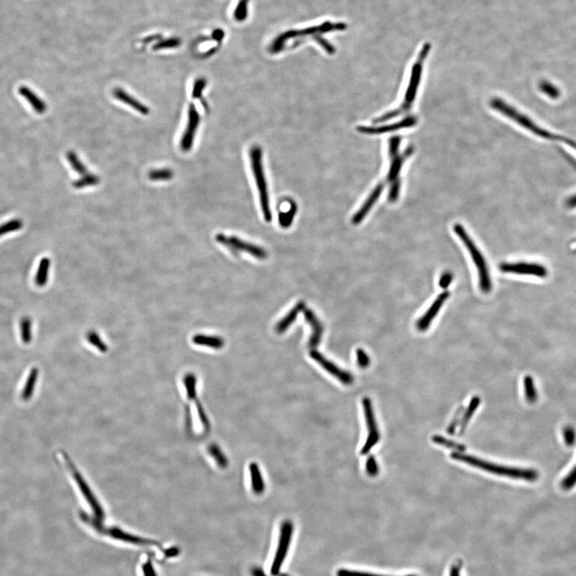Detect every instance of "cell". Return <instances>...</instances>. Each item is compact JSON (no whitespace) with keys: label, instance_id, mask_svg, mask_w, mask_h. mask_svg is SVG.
Segmentation results:
<instances>
[{"label":"cell","instance_id":"cell-18","mask_svg":"<svg viewBox=\"0 0 576 576\" xmlns=\"http://www.w3.org/2000/svg\"><path fill=\"white\" fill-rule=\"evenodd\" d=\"M304 318L311 327L312 334L309 340L308 346L314 349L321 342L323 327L321 322L316 317V314L310 309H305Z\"/></svg>","mask_w":576,"mask_h":576},{"label":"cell","instance_id":"cell-39","mask_svg":"<svg viewBox=\"0 0 576 576\" xmlns=\"http://www.w3.org/2000/svg\"><path fill=\"white\" fill-rule=\"evenodd\" d=\"M249 0H239L234 12V17L238 22H243L248 16V4Z\"/></svg>","mask_w":576,"mask_h":576},{"label":"cell","instance_id":"cell-48","mask_svg":"<svg viewBox=\"0 0 576 576\" xmlns=\"http://www.w3.org/2000/svg\"><path fill=\"white\" fill-rule=\"evenodd\" d=\"M315 39H316V40L317 41V43H320L322 47H323L327 53L330 54V55H333L334 52H335V49H334V46H333L331 43H329L328 41L321 37L320 35H315Z\"/></svg>","mask_w":576,"mask_h":576},{"label":"cell","instance_id":"cell-5","mask_svg":"<svg viewBox=\"0 0 576 576\" xmlns=\"http://www.w3.org/2000/svg\"><path fill=\"white\" fill-rule=\"evenodd\" d=\"M490 106H491L494 110L502 113V115L508 118H512L514 121L519 124V125L522 126L526 129L532 131V133L536 134V135L539 136L543 137V138H552L551 134H549L547 131L545 130L541 129L539 128L538 126L534 124L532 120L529 119L527 117L521 114L519 111L508 105L507 103L499 98H494L490 101Z\"/></svg>","mask_w":576,"mask_h":576},{"label":"cell","instance_id":"cell-20","mask_svg":"<svg viewBox=\"0 0 576 576\" xmlns=\"http://www.w3.org/2000/svg\"><path fill=\"white\" fill-rule=\"evenodd\" d=\"M305 309V303L299 302L289 311L287 315L283 318V320L278 323L276 325V331L279 334L284 332L287 330L294 322L296 321L299 316V312L303 311Z\"/></svg>","mask_w":576,"mask_h":576},{"label":"cell","instance_id":"cell-50","mask_svg":"<svg viewBox=\"0 0 576 576\" xmlns=\"http://www.w3.org/2000/svg\"><path fill=\"white\" fill-rule=\"evenodd\" d=\"M142 570H143L144 576H156L155 571H154L153 566L149 560L145 563L143 567H142Z\"/></svg>","mask_w":576,"mask_h":576},{"label":"cell","instance_id":"cell-46","mask_svg":"<svg viewBox=\"0 0 576 576\" xmlns=\"http://www.w3.org/2000/svg\"><path fill=\"white\" fill-rule=\"evenodd\" d=\"M206 81L204 78H200L197 79L196 81L195 82L194 87H193V91H192V97L194 99H200L202 96L203 89L206 87Z\"/></svg>","mask_w":576,"mask_h":576},{"label":"cell","instance_id":"cell-52","mask_svg":"<svg viewBox=\"0 0 576 576\" xmlns=\"http://www.w3.org/2000/svg\"><path fill=\"white\" fill-rule=\"evenodd\" d=\"M252 576H268L260 567H255L251 569Z\"/></svg>","mask_w":576,"mask_h":576},{"label":"cell","instance_id":"cell-27","mask_svg":"<svg viewBox=\"0 0 576 576\" xmlns=\"http://www.w3.org/2000/svg\"><path fill=\"white\" fill-rule=\"evenodd\" d=\"M480 402H481V399L478 396H475L471 399L469 406L467 407V410L464 412L461 421H460V434L464 433L467 424L469 423L470 419H471L477 408L479 406Z\"/></svg>","mask_w":576,"mask_h":576},{"label":"cell","instance_id":"cell-19","mask_svg":"<svg viewBox=\"0 0 576 576\" xmlns=\"http://www.w3.org/2000/svg\"><path fill=\"white\" fill-rule=\"evenodd\" d=\"M113 94L115 96V99L119 100V101L123 102L124 104L132 107L134 110L140 113L142 115H147L149 114L150 110L147 106L144 105L142 103L138 101L136 99L134 98L131 94L126 92L123 89H114Z\"/></svg>","mask_w":576,"mask_h":576},{"label":"cell","instance_id":"cell-45","mask_svg":"<svg viewBox=\"0 0 576 576\" xmlns=\"http://www.w3.org/2000/svg\"><path fill=\"white\" fill-rule=\"evenodd\" d=\"M356 360L358 367L361 368H368L371 364L369 356L363 349L356 350Z\"/></svg>","mask_w":576,"mask_h":576},{"label":"cell","instance_id":"cell-32","mask_svg":"<svg viewBox=\"0 0 576 576\" xmlns=\"http://www.w3.org/2000/svg\"><path fill=\"white\" fill-rule=\"evenodd\" d=\"M100 183V178L92 174H87L85 176H82L80 179H77L73 183L74 187L77 189L84 188L87 187H92Z\"/></svg>","mask_w":576,"mask_h":576},{"label":"cell","instance_id":"cell-30","mask_svg":"<svg viewBox=\"0 0 576 576\" xmlns=\"http://www.w3.org/2000/svg\"><path fill=\"white\" fill-rule=\"evenodd\" d=\"M67 160H68L70 164L71 165V167L73 168V170H74L75 172H77L78 174H80L82 176H85V175L88 174L87 173V167H86L85 165L83 164L81 161H80V158L78 157V155H76V152H72V151L67 152Z\"/></svg>","mask_w":576,"mask_h":576},{"label":"cell","instance_id":"cell-23","mask_svg":"<svg viewBox=\"0 0 576 576\" xmlns=\"http://www.w3.org/2000/svg\"><path fill=\"white\" fill-rule=\"evenodd\" d=\"M192 341L196 345L208 347L213 349H221L224 346V340L219 336L207 335L198 334L192 338Z\"/></svg>","mask_w":576,"mask_h":576},{"label":"cell","instance_id":"cell-43","mask_svg":"<svg viewBox=\"0 0 576 576\" xmlns=\"http://www.w3.org/2000/svg\"><path fill=\"white\" fill-rule=\"evenodd\" d=\"M366 471L371 477L376 476L379 472V467L373 455H370L366 462Z\"/></svg>","mask_w":576,"mask_h":576},{"label":"cell","instance_id":"cell-49","mask_svg":"<svg viewBox=\"0 0 576 576\" xmlns=\"http://www.w3.org/2000/svg\"><path fill=\"white\" fill-rule=\"evenodd\" d=\"M452 279L453 275L451 272H444V273L440 276V281H439V285H440V287L445 289V288L448 287L449 285L451 284Z\"/></svg>","mask_w":576,"mask_h":576},{"label":"cell","instance_id":"cell-37","mask_svg":"<svg viewBox=\"0 0 576 576\" xmlns=\"http://www.w3.org/2000/svg\"><path fill=\"white\" fill-rule=\"evenodd\" d=\"M22 227V220H18V219L10 220V221L4 223V224L0 226V237L6 235V234H8V233L18 231V230L21 229Z\"/></svg>","mask_w":576,"mask_h":576},{"label":"cell","instance_id":"cell-22","mask_svg":"<svg viewBox=\"0 0 576 576\" xmlns=\"http://www.w3.org/2000/svg\"><path fill=\"white\" fill-rule=\"evenodd\" d=\"M251 475V488L255 495H262L265 491V483L261 474L259 467L256 463H251L249 465Z\"/></svg>","mask_w":576,"mask_h":576},{"label":"cell","instance_id":"cell-17","mask_svg":"<svg viewBox=\"0 0 576 576\" xmlns=\"http://www.w3.org/2000/svg\"><path fill=\"white\" fill-rule=\"evenodd\" d=\"M383 188V183H379L376 185V187L371 191V194L368 196L367 200L364 202L362 207H360L359 210L353 216L352 220H351L353 224L358 225L365 219L366 216L368 215V213H369L370 210L373 207L375 203L379 200Z\"/></svg>","mask_w":576,"mask_h":576},{"label":"cell","instance_id":"cell-24","mask_svg":"<svg viewBox=\"0 0 576 576\" xmlns=\"http://www.w3.org/2000/svg\"><path fill=\"white\" fill-rule=\"evenodd\" d=\"M108 535L111 537L115 538V539H119L121 541L127 542V543H135L138 545H144V546H148V545H155V543L152 541H149L148 539H141V538L136 537V536H132L130 534L126 533L123 531L118 530L117 528H113L111 530H108L107 532Z\"/></svg>","mask_w":576,"mask_h":576},{"label":"cell","instance_id":"cell-41","mask_svg":"<svg viewBox=\"0 0 576 576\" xmlns=\"http://www.w3.org/2000/svg\"><path fill=\"white\" fill-rule=\"evenodd\" d=\"M181 40L178 39V38H171V39H165V40L160 41L159 43H156L153 46L154 50H163V49H169V48H176L180 45Z\"/></svg>","mask_w":576,"mask_h":576},{"label":"cell","instance_id":"cell-15","mask_svg":"<svg viewBox=\"0 0 576 576\" xmlns=\"http://www.w3.org/2000/svg\"><path fill=\"white\" fill-rule=\"evenodd\" d=\"M63 455L65 460H66V461H67V466H68L69 468L71 470L72 473H73V475H74L75 478H76L78 484L80 485V488H81L83 492H84L86 498H87L89 502L91 504L92 509L94 510V513H95L96 518H97L99 521H101L102 519H104V512L102 511L101 507L100 506V504L97 502V501L94 499L91 491L88 489L84 481L82 479V477L80 476V473L78 472V471H76L74 465L72 464L71 461H70V459L68 458V456L67 455V454H65V453H63Z\"/></svg>","mask_w":576,"mask_h":576},{"label":"cell","instance_id":"cell-35","mask_svg":"<svg viewBox=\"0 0 576 576\" xmlns=\"http://www.w3.org/2000/svg\"><path fill=\"white\" fill-rule=\"evenodd\" d=\"M432 440L434 443L440 444V445L444 446V447H448V448L454 449L456 452H464L465 451V447L463 444L447 440L446 438L442 437V436H434L432 437Z\"/></svg>","mask_w":576,"mask_h":576},{"label":"cell","instance_id":"cell-3","mask_svg":"<svg viewBox=\"0 0 576 576\" xmlns=\"http://www.w3.org/2000/svg\"><path fill=\"white\" fill-rule=\"evenodd\" d=\"M454 231L469 251L471 259L474 261V263L476 267L480 289L484 293H488L491 292L492 288V283H491L488 264L484 259V255L461 224H456L454 225Z\"/></svg>","mask_w":576,"mask_h":576},{"label":"cell","instance_id":"cell-34","mask_svg":"<svg viewBox=\"0 0 576 576\" xmlns=\"http://www.w3.org/2000/svg\"><path fill=\"white\" fill-rule=\"evenodd\" d=\"M87 340L91 345L94 346L102 353L107 352V350H108L107 344L104 343V340H102L100 334L96 331H88L87 334Z\"/></svg>","mask_w":576,"mask_h":576},{"label":"cell","instance_id":"cell-21","mask_svg":"<svg viewBox=\"0 0 576 576\" xmlns=\"http://www.w3.org/2000/svg\"><path fill=\"white\" fill-rule=\"evenodd\" d=\"M19 91L21 95L29 102V104L33 107L35 112H37L38 114H43L46 111V104L29 87L22 86L19 88Z\"/></svg>","mask_w":576,"mask_h":576},{"label":"cell","instance_id":"cell-28","mask_svg":"<svg viewBox=\"0 0 576 576\" xmlns=\"http://www.w3.org/2000/svg\"><path fill=\"white\" fill-rule=\"evenodd\" d=\"M523 388H524V395L526 400L529 403H536L538 399V392L536 391L533 378L530 375H526V377H524Z\"/></svg>","mask_w":576,"mask_h":576},{"label":"cell","instance_id":"cell-12","mask_svg":"<svg viewBox=\"0 0 576 576\" xmlns=\"http://www.w3.org/2000/svg\"><path fill=\"white\" fill-rule=\"evenodd\" d=\"M418 118L416 116H408L403 118L399 122L389 125L380 126V127H367V126H360L357 128V131L360 133L368 134V135H381V134L388 133L392 131H399L405 128H412L417 124Z\"/></svg>","mask_w":576,"mask_h":576},{"label":"cell","instance_id":"cell-36","mask_svg":"<svg viewBox=\"0 0 576 576\" xmlns=\"http://www.w3.org/2000/svg\"><path fill=\"white\" fill-rule=\"evenodd\" d=\"M209 453L215 460L216 463L218 464L220 467L226 468L227 467L228 460L218 446L214 445V444L210 446L209 447Z\"/></svg>","mask_w":576,"mask_h":576},{"label":"cell","instance_id":"cell-25","mask_svg":"<svg viewBox=\"0 0 576 576\" xmlns=\"http://www.w3.org/2000/svg\"><path fill=\"white\" fill-rule=\"evenodd\" d=\"M38 375H39V370L36 368H32L30 371L29 375H28V379H27L26 383L24 385L23 389H22V394H21V397L23 401H28L32 399V395H33L34 390H35V384L37 382Z\"/></svg>","mask_w":576,"mask_h":576},{"label":"cell","instance_id":"cell-51","mask_svg":"<svg viewBox=\"0 0 576 576\" xmlns=\"http://www.w3.org/2000/svg\"><path fill=\"white\" fill-rule=\"evenodd\" d=\"M224 35H225V34H224V32H223L222 30H215V31L213 32L212 37L213 39H215V40L220 41L224 37Z\"/></svg>","mask_w":576,"mask_h":576},{"label":"cell","instance_id":"cell-53","mask_svg":"<svg viewBox=\"0 0 576 576\" xmlns=\"http://www.w3.org/2000/svg\"><path fill=\"white\" fill-rule=\"evenodd\" d=\"M280 576H291V575H288V574H281Z\"/></svg>","mask_w":576,"mask_h":576},{"label":"cell","instance_id":"cell-38","mask_svg":"<svg viewBox=\"0 0 576 576\" xmlns=\"http://www.w3.org/2000/svg\"><path fill=\"white\" fill-rule=\"evenodd\" d=\"M576 485V465L573 467L572 469L569 471L568 474L562 479L560 487L564 491H569L572 489Z\"/></svg>","mask_w":576,"mask_h":576},{"label":"cell","instance_id":"cell-14","mask_svg":"<svg viewBox=\"0 0 576 576\" xmlns=\"http://www.w3.org/2000/svg\"><path fill=\"white\" fill-rule=\"evenodd\" d=\"M449 296H450V292H444L440 294V296L436 298V300L430 305L428 310L418 320L416 327H417L419 331H424L430 327L432 321L434 320L438 313L440 312V309L443 307V305L444 304L446 300L448 299Z\"/></svg>","mask_w":576,"mask_h":576},{"label":"cell","instance_id":"cell-1","mask_svg":"<svg viewBox=\"0 0 576 576\" xmlns=\"http://www.w3.org/2000/svg\"><path fill=\"white\" fill-rule=\"evenodd\" d=\"M430 48H431L430 43H426L423 44L421 50L419 52L417 60L415 62L413 67H412L410 81H409V84H408L406 93H405V98L403 101V104H401L398 108H395V110H392V111L381 115L379 118H375L373 121L374 124L386 122L388 120L392 119L395 117L399 116V115L410 111L412 104L415 101V99H416L419 83L421 80L423 64H424L425 60L427 59V56L430 53Z\"/></svg>","mask_w":576,"mask_h":576},{"label":"cell","instance_id":"cell-42","mask_svg":"<svg viewBox=\"0 0 576 576\" xmlns=\"http://www.w3.org/2000/svg\"><path fill=\"white\" fill-rule=\"evenodd\" d=\"M401 137H392L388 141V155L389 158L395 157L399 155V146H400Z\"/></svg>","mask_w":576,"mask_h":576},{"label":"cell","instance_id":"cell-8","mask_svg":"<svg viewBox=\"0 0 576 576\" xmlns=\"http://www.w3.org/2000/svg\"><path fill=\"white\" fill-rule=\"evenodd\" d=\"M363 407H364V416H365L367 427H368V438L366 443L363 446L361 454L363 455L368 454L371 449L373 448L380 440V433L379 427L375 420V413H374L372 402L369 398L366 397L363 399Z\"/></svg>","mask_w":576,"mask_h":576},{"label":"cell","instance_id":"cell-9","mask_svg":"<svg viewBox=\"0 0 576 576\" xmlns=\"http://www.w3.org/2000/svg\"><path fill=\"white\" fill-rule=\"evenodd\" d=\"M215 239L217 242L231 249V251H244L259 259H266L268 257V253L263 248L243 241L237 237H228L224 234H218L216 235Z\"/></svg>","mask_w":576,"mask_h":576},{"label":"cell","instance_id":"cell-40","mask_svg":"<svg viewBox=\"0 0 576 576\" xmlns=\"http://www.w3.org/2000/svg\"><path fill=\"white\" fill-rule=\"evenodd\" d=\"M540 90L551 99H557L560 97V91L556 86L547 81H543L539 85Z\"/></svg>","mask_w":576,"mask_h":576},{"label":"cell","instance_id":"cell-13","mask_svg":"<svg viewBox=\"0 0 576 576\" xmlns=\"http://www.w3.org/2000/svg\"><path fill=\"white\" fill-rule=\"evenodd\" d=\"M200 114L198 112L196 106L193 104H190L188 111V124L180 142V147L183 152H189L193 147L195 136L198 127L200 125Z\"/></svg>","mask_w":576,"mask_h":576},{"label":"cell","instance_id":"cell-29","mask_svg":"<svg viewBox=\"0 0 576 576\" xmlns=\"http://www.w3.org/2000/svg\"><path fill=\"white\" fill-rule=\"evenodd\" d=\"M296 211H297L296 204L292 203L291 204L290 209L286 212H282V211L279 212V223L281 227H283V228H287L292 225L294 217L296 214Z\"/></svg>","mask_w":576,"mask_h":576},{"label":"cell","instance_id":"cell-10","mask_svg":"<svg viewBox=\"0 0 576 576\" xmlns=\"http://www.w3.org/2000/svg\"><path fill=\"white\" fill-rule=\"evenodd\" d=\"M310 356L318 364H320V366H321L322 368L325 370L327 372H328L332 376L335 377L336 379L340 380L344 385H351L354 382V377L350 372L339 368L338 366H336L334 363L327 359L326 357L322 355L321 353L319 352L316 350L310 351Z\"/></svg>","mask_w":576,"mask_h":576},{"label":"cell","instance_id":"cell-6","mask_svg":"<svg viewBox=\"0 0 576 576\" xmlns=\"http://www.w3.org/2000/svg\"><path fill=\"white\" fill-rule=\"evenodd\" d=\"M293 531L294 525L292 521H283L280 526V533H279L276 553L271 567V574L272 575L277 576L280 571L281 567L283 566V562L287 554L288 549L290 547Z\"/></svg>","mask_w":576,"mask_h":576},{"label":"cell","instance_id":"cell-7","mask_svg":"<svg viewBox=\"0 0 576 576\" xmlns=\"http://www.w3.org/2000/svg\"><path fill=\"white\" fill-rule=\"evenodd\" d=\"M346 28H347V26L345 24L341 23V22H340V23H331L330 22H325L317 27H311V28H306V29L301 30V31H289V32L281 34L273 41V45L278 50H283L286 41L288 39H292V38L304 36V35H316L318 33H326V32L335 31V30L341 31V30L346 29Z\"/></svg>","mask_w":576,"mask_h":576},{"label":"cell","instance_id":"cell-11","mask_svg":"<svg viewBox=\"0 0 576 576\" xmlns=\"http://www.w3.org/2000/svg\"><path fill=\"white\" fill-rule=\"evenodd\" d=\"M499 270L504 273L529 275L539 278L547 277V270L540 264L527 263V262H503L499 265Z\"/></svg>","mask_w":576,"mask_h":576},{"label":"cell","instance_id":"cell-4","mask_svg":"<svg viewBox=\"0 0 576 576\" xmlns=\"http://www.w3.org/2000/svg\"><path fill=\"white\" fill-rule=\"evenodd\" d=\"M250 156H251V168L256 182L257 187L259 190V200H260L262 214L267 222H271L272 220V214L270 207L269 196H268L266 179L262 166L261 148L258 146L253 147L250 152Z\"/></svg>","mask_w":576,"mask_h":576},{"label":"cell","instance_id":"cell-2","mask_svg":"<svg viewBox=\"0 0 576 576\" xmlns=\"http://www.w3.org/2000/svg\"><path fill=\"white\" fill-rule=\"evenodd\" d=\"M451 457L453 460H458L464 464H469L473 467L500 476L523 479L528 482H535L539 478V473L535 469L498 465L480 460L476 457H473L469 454H464L463 452H456V451L451 453Z\"/></svg>","mask_w":576,"mask_h":576},{"label":"cell","instance_id":"cell-16","mask_svg":"<svg viewBox=\"0 0 576 576\" xmlns=\"http://www.w3.org/2000/svg\"><path fill=\"white\" fill-rule=\"evenodd\" d=\"M414 148L412 146L408 147L405 150L404 153L403 155H397L395 157L390 158V166L389 170H388V176H387V182L390 183V185L393 184L394 183H397L400 182L399 179V173H400L401 169L404 163L405 160L407 158L410 157L411 155L413 154Z\"/></svg>","mask_w":576,"mask_h":576},{"label":"cell","instance_id":"cell-44","mask_svg":"<svg viewBox=\"0 0 576 576\" xmlns=\"http://www.w3.org/2000/svg\"><path fill=\"white\" fill-rule=\"evenodd\" d=\"M563 440L569 447L574 445L576 441V432L574 427L567 426L563 430Z\"/></svg>","mask_w":576,"mask_h":576},{"label":"cell","instance_id":"cell-47","mask_svg":"<svg viewBox=\"0 0 576 576\" xmlns=\"http://www.w3.org/2000/svg\"><path fill=\"white\" fill-rule=\"evenodd\" d=\"M463 412H464V407L461 406V407L459 408L458 411L456 412L454 419H452L451 424L449 425V427H447V433H449L450 435L454 434V431H455L456 427H457L459 423H460V421H461V415L463 414Z\"/></svg>","mask_w":576,"mask_h":576},{"label":"cell","instance_id":"cell-31","mask_svg":"<svg viewBox=\"0 0 576 576\" xmlns=\"http://www.w3.org/2000/svg\"><path fill=\"white\" fill-rule=\"evenodd\" d=\"M32 320L29 317L22 318L20 322L21 338L24 344H28L32 342Z\"/></svg>","mask_w":576,"mask_h":576},{"label":"cell","instance_id":"cell-33","mask_svg":"<svg viewBox=\"0 0 576 576\" xmlns=\"http://www.w3.org/2000/svg\"><path fill=\"white\" fill-rule=\"evenodd\" d=\"M174 176L173 172L168 168L152 170L148 174V177L152 181H167Z\"/></svg>","mask_w":576,"mask_h":576},{"label":"cell","instance_id":"cell-26","mask_svg":"<svg viewBox=\"0 0 576 576\" xmlns=\"http://www.w3.org/2000/svg\"><path fill=\"white\" fill-rule=\"evenodd\" d=\"M51 261L50 259L44 257L43 259H41L39 262V267H38L37 272L35 275V284L37 285L39 287H43L47 283L48 274H49V268H50Z\"/></svg>","mask_w":576,"mask_h":576}]
</instances>
